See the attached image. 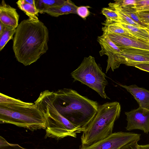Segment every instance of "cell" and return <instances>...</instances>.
<instances>
[{
    "mask_svg": "<svg viewBox=\"0 0 149 149\" xmlns=\"http://www.w3.org/2000/svg\"><path fill=\"white\" fill-rule=\"evenodd\" d=\"M49 32L38 19L22 20L16 29L13 49L17 61L25 66L36 62L48 49Z\"/></svg>",
    "mask_w": 149,
    "mask_h": 149,
    "instance_id": "obj_1",
    "label": "cell"
},
{
    "mask_svg": "<svg viewBox=\"0 0 149 149\" xmlns=\"http://www.w3.org/2000/svg\"><path fill=\"white\" fill-rule=\"evenodd\" d=\"M51 96L58 111L70 122L84 131L98 111L99 105L71 88L51 91Z\"/></svg>",
    "mask_w": 149,
    "mask_h": 149,
    "instance_id": "obj_2",
    "label": "cell"
},
{
    "mask_svg": "<svg viewBox=\"0 0 149 149\" xmlns=\"http://www.w3.org/2000/svg\"><path fill=\"white\" fill-rule=\"evenodd\" d=\"M34 104L43 113L46 119L45 138L49 137L58 140L67 136L76 138L77 133L84 131L58 111L53 104L51 91L49 90L41 92Z\"/></svg>",
    "mask_w": 149,
    "mask_h": 149,
    "instance_id": "obj_3",
    "label": "cell"
},
{
    "mask_svg": "<svg viewBox=\"0 0 149 149\" xmlns=\"http://www.w3.org/2000/svg\"><path fill=\"white\" fill-rule=\"evenodd\" d=\"M121 111L117 102L99 105L96 114L83 132L80 147L89 146L113 133L114 123L119 117Z\"/></svg>",
    "mask_w": 149,
    "mask_h": 149,
    "instance_id": "obj_4",
    "label": "cell"
},
{
    "mask_svg": "<svg viewBox=\"0 0 149 149\" xmlns=\"http://www.w3.org/2000/svg\"><path fill=\"white\" fill-rule=\"evenodd\" d=\"M0 123H8L33 132L45 129L43 113L34 104L29 105L0 104Z\"/></svg>",
    "mask_w": 149,
    "mask_h": 149,
    "instance_id": "obj_5",
    "label": "cell"
},
{
    "mask_svg": "<svg viewBox=\"0 0 149 149\" xmlns=\"http://www.w3.org/2000/svg\"><path fill=\"white\" fill-rule=\"evenodd\" d=\"M75 81H78L95 91L102 98L110 99L105 88L108 84L106 76L101 68L91 56L85 57L78 67L71 73Z\"/></svg>",
    "mask_w": 149,
    "mask_h": 149,
    "instance_id": "obj_6",
    "label": "cell"
},
{
    "mask_svg": "<svg viewBox=\"0 0 149 149\" xmlns=\"http://www.w3.org/2000/svg\"><path fill=\"white\" fill-rule=\"evenodd\" d=\"M141 134L133 132H119L112 133L107 137L89 146L79 149H120L127 144L140 140Z\"/></svg>",
    "mask_w": 149,
    "mask_h": 149,
    "instance_id": "obj_7",
    "label": "cell"
},
{
    "mask_svg": "<svg viewBox=\"0 0 149 149\" xmlns=\"http://www.w3.org/2000/svg\"><path fill=\"white\" fill-rule=\"evenodd\" d=\"M97 41L101 48L99 52L100 56L106 55L108 56L106 73L110 69L113 71L120 65L119 61L120 49L108 37L103 35L98 36Z\"/></svg>",
    "mask_w": 149,
    "mask_h": 149,
    "instance_id": "obj_8",
    "label": "cell"
},
{
    "mask_svg": "<svg viewBox=\"0 0 149 149\" xmlns=\"http://www.w3.org/2000/svg\"><path fill=\"white\" fill-rule=\"evenodd\" d=\"M125 114L127 121V130L138 129L146 134L149 132V109L139 107Z\"/></svg>",
    "mask_w": 149,
    "mask_h": 149,
    "instance_id": "obj_9",
    "label": "cell"
},
{
    "mask_svg": "<svg viewBox=\"0 0 149 149\" xmlns=\"http://www.w3.org/2000/svg\"><path fill=\"white\" fill-rule=\"evenodd\" d=\"M120 49L119 64L132 66L138 64H149V50L139 48L118 47Z\"/></svg>",
    "mask_w": 149,
    "mask_h": 149,
    "instance_id": "obj_10",
    "label": "cell"
},
{
    "mask_svg": "<svg viewBox=\"0 0 149 149\" xmlns=\"http://www.w3.org/2000/svg\"><path fill=\"white\" fill-rule=\"evenodd\" d=\"M102 35L108 37L118 47H128L149 50V42L122 35L103 31Z\"/></svg>",
    "mask_w": 149,
    "mask_h": 149,
    "instance_id": "obj_11",
    "label": "cell"
},
{
    "mask_svg": "<svg viewBox=\"0 0 149 149\" xmlns=\"http://www.w3.org/2000/svg\"><path fill=\"white\" fill-rule=\"evenodd\" d=\"M19 18L16 9L2 0L0 6V22L5 25L16 29L19 24Z\"/></svg>",
    "mask_w": 149,
    "mask_h": 149,
    "instance_id": "obj_12",
    "label": "cell"
},
{
    "mask_svg": "<svg viewBox=\"0 0 149 149\" xmlns=\"http://www.w3.org/2000/svg\"><path fill=\"white\" fill-rule=\"evenodd\" d=\"M132 94L139 107L149 109V91L135 85L130 86L119 84Z\"/></svg>",
    "mask_w": 149,
    "mask_h": 149,
    "instance_id": "obj_13",
    "label": "cell"
},
{
    "mask_svg": "<svg viewBox=\"0 0 149 149\" xmlns=\"http://www.w3.org/2000/svg\"><path fill=\"white\" fill-rule=\"evenodd\" d=\"M78 7L71 1L66 0L62 5L48 9L43 11L41 14L46 13L55 17L70 13L77 14V10Z\"/></svg>",
    "mask_w": 149,
    "mask_h": 149,
    "instance_id": "obj_14",
    "label": "cell"
},
{
    "mask_svg": "<svg viewBox=\"0 0 149 149\" xmlns=\"http://www.w3.org/2000/svg\"><path fill=\"white\" fill-rule=\"evenodd\" d=\"M105 21L122 28L137 39L149 42V30L148 29L138 28L118 21H111L106 19Z\"/></svg>",
    "mask_w": 149,
    "mask_h": 149,
    "instance_id": "obj_15",
    "label": "cell"
},
{
    "mask_svg": "<svg viewBox=\"0 0 149 149\" xmlns=\"http://www.w3.org/2000/svg\"><path fill=\"white\" fill-rule=\"evenodd\" d=\"M108 5L109 7L112 8L115 10L118 16L119 19L117 21L127 24L131 25L138 28L145 29L148 30L135 22L125 14L121 10L119 6L114 3H110L108 4Z\"/></svg>",
    "mask_w": 149,
    "mask_h": 149,
    "instance_id": "obj_16",
    "label": "cell"
},
{
    "mask_svg": "<svg viewBox=\"0 0 149 149\" xmlns=\"http://www.w3.org/2000/svg\"><path fill=\"white\" fill-rule=\"evenodd\" d=\"M16 3L18 7L23 11L29 17L33 19H38L39 11L35 7L26 2L24 0H19Z\"/></svg>",
    "mask_w": 149,
    "mask_h": 149,
    "instance_id": "obj_17",
    "label": "cell"
},
{
    "mask_svg": "<svg viewBox=\"0 0 149 149\" xmlns=\"http://www.w3.org/2000/svg\"><path fill=\"white\" fill-rule=\"evenodd\" d=\"M66 0H35L36 6L41 13L43 11L49 8L63 4Z\"/></svg>",
    "mask_w": 149,
    "mask_h": 149,
    "instance_id": "obj_18",
    "label": "cell"
},
{
    "mask_svg": "<svg viewBox=\"0 0 149 149\" xmlns=\"http://www.w3.org/2000/svg\"><path fill=\"white\" fill-rule=\"evenodd\" d=\"M102 24L104 26L102 28V31H107L111 33L122 35L134 38L137 39L133 36L127 31L114 24L104 21V22L102 23Z\"/></svg>",
    "mask_w": 149,
    "mask_h": 149,
    "instance_id": "obj_19",
    "label": "cell"
},
{
    "mask_svg": "<svg viewBox=\"0 0 149 149\" xmlns=\"http://www.w3.org/2000/svg\"><path fill=\"white\" fill-rule=\"evenodd\" d=\"M16 29L5 25L2 33L0 34V51H1L8 42L13 39Z\"/></svg>",
    "mask_w": 149,
    "mask_h": 149,
    "instance_id": "obj_20",
    "label": "cell"
},
{
    "mask_svg": "<svg viewBox=\"0 0 149 149\" xmlns=\"http://www.w3.org/2000/svg\"><path fill=\"white\" fill-rule=\"evenodd\" d=\"M134 6H119L121 10L125 14L135 22L149 30L148 27L144 24L139 19V18L136 14V9L134 7Z\"/></svg>",
    "mask_w": 149,
    "mask_h": 149,
    "instance_id": "obj_21",
    "label": "cell"
},
{
    "mask_svg": "<svg viewBox=\"0 0 149 149\" xmlns=\"http://www.w3.org/2000/svg\"><path fill=\"white\" fill-rule=\"evenodd\" d=\"M32 103L27 102L0 93V104H11L29 105Z\"/></svg>",
    "mask_w": 149,
    "mask_h": 149,
    "instance_id": "obj_22",
    "label": "cell"
},
{
    "mask_svg": "<svg viewBox=\"0 0 149 149\" xmlns=\"http://www.w3.org/2000/svg\"><path fill=\"white\" fill-rule=\"evenodd\" d=\"M102 13L105 16L106 20L116 21L119 19V17L115 10L109 7L103 8L102 10Z\"/></svg>",
    "mask_w": 149,
    "mask_h": 149,
    "instance_id": "obj_23",
    "label": "cell"
},
{
    "mask_svg": "<svg viewBox=\"0 0 149 149\" xmlns=\"http://www.w3.org/2000/svg\"><path fill=\"white\" fill-rule=\"evenodd\" d=\"M134 6L136 12H149V0H136Z\"/></svg>",
    "mask_w": 149,
    "mask_h": 149,
    "instance_id": "obj_24",
    "label": "cell"
},
{
    "mask_svg": "<svg viewBox=\"0 0 149 149\" xmlns=\"http://www.w3.org/2000/svg\"><path fill=\"white\" fill-rule=\"evenodd\" d=\"M0 149H28L23 148L18 144L8 143L1 136H0Z\"/></svg>",
    "mask_w": 149,
    "mask_h": 149,
    "instance_id": "obj_25",
    "label": "cell"
},
{
    "mask_svg": "<svg viewBox=\"0 0 149 149\" xmlns=\"http://www.w3.org/2000/svg\"><path fill=\"white\" fill-rule=\"evenodd\" d=\"M89 6L78 7L77 10V14L83 19H85L90 14L88 8Z\"/></svg>",
    "mask_w": 149,
    "mask_h": 149,
    "instance_id": "obj_26",
    "label": "cell"
},
{
    "mask_svg": "<svg viewBox=\"0 0 149 149\" xmlns=\"http://www.w3.org/2000/svg\"><path fill=\"white\" fill-rule=\"evenodd\" d=\"M140 20L149 28V12H136Z\"/></svg>",
    "mask_w": 149,
    "mask_h": 149,
    "instance_id": "obj_27",
    "label": "cell"
},
{
    "mask_svg": "<svg viewBox=\"0 0 149 149\" xmlns=\"http://www.w3.org/2000/svg\"><path fill=\"white\" fill-rule=\"evenodd\" d=\"M115 4L120 6H133L136 4V1L135 0H115Z\"/></svg>",
    "mask_w": 149,
    "mask_h": 149,
    "instance_id": "obj_28",
    "label": "cell"
},
{
    "mask_svg": "<svg viewBox=\"0 0 149 149\" xmlns=\"http://www.w3.org/2000/svg\"><path fill=\"white\" fill-rule=\"evenodd\" d=\"M139 140H136L125 145L120 149H140L138 142Z\"/></svg>",
    "mask_w": 149,
    "mask_h": 149,
    "instance_id": "obj_29",
    "label": "cell"
},
{
    "mask_svg": "<svg viewBox=\"0 0 149 149\" xmlns=\"http://www.w3.org/2000/svg\"><path fill=\"white\" fill-rule=\"evenodd\" d=\"M134 67L141 70L149 72V64L142 63L133 65Z\"/></svg>",
    "mask_w": 149,
    "mask_h": 149,
    "instance_id": "obj_30",
    "label": "cell"
},
{
    "mask_svg": "<svg viewBox=\"0 0 149 149\" xmlns=\"http://www.w3.org/2000/svg\"><path fill=\"white\" fill-rule=\"evenodd\" d=\"M25 1L35 7L36 6L35 2L34 0H24Z\"/></svg>",
    "mask_w": 149,
    "mask_h": 149,
    "instance_id": "obj_31",
    "label": "cell"
},
{
    "mask_svg": "<svg viewBox=\"0 0 149 149\" xmlns=\"http://www.w3.org/2000/svg\"><path fill=\"white\" fill-rule=\"evenodd\" d=\"M140 149H149V144L145 145H139Z\"/></svg>",
    "mask_w": 149,
    "mask_h": 149,
    "instance_id": "obj_32",
    "label": "cell"
},
{
    "mask_svg": "<svg viewBox=\"0 0 149 149\" xmlns=\"http://www.w3.org/2000/svg\"><path fill=\"white\" fill-rule=\"evenodd\" d=\"M5 25L0 22V34L2 32Z\"/></svg>",
    "mask_w": 149,
    "mask_h": 149,
    "instance_id": "obj_33",
    "label": "cell"
}]
</instances>
